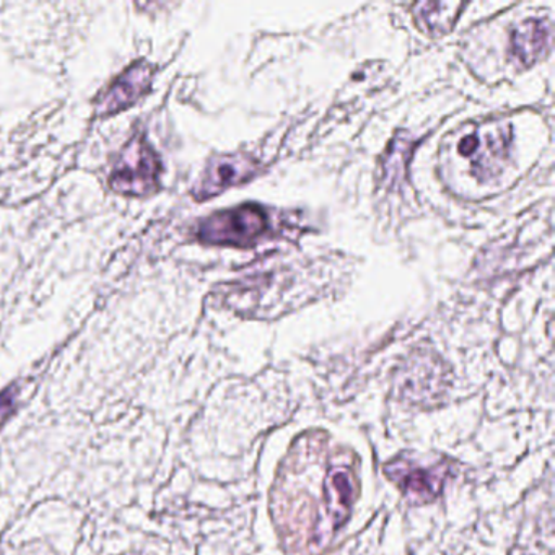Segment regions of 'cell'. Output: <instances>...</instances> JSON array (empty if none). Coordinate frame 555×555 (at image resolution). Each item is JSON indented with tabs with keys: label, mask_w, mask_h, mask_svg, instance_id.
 Wrapping results in <instances>:
<instances>
[{
	"label": "cell",
	"mask_w": 555,
	"mask_h": 555,
	"mask_svg": "<svg viewBox=\"0 0 555 555\" xmlns=\"http://www.w3.org/2000/svg\"><path fill=\"white\" fill-rule=\"evenodd\" d=\"M259 168L261 167L258 162L248 155L212 158L193 188V197L196 201H207L219 196L230 188L253 180L259 173Z\"/></svg>",
	"instance_id": "277c9868"
},
{
	"label": "cell",
	"mask_w": 555,
	"mask_h": 555,
	"mask_svg": "<svg viewBox=\"0 0 555 555\" xmlns=\"http://www.w3.org/2000/svg\"><path fill=\"white\" fill-rule=\"evenodd\" d=\"M552 28L547 21L531 18L513 30L512 54L519 66L538 63L551 50Z\"/></svg>",
	"instance_id": "ba28073f"
},
{
	"label": "cell",
	"mask_w": 555,
	"mask_h": 555,
	"mask_svg": "<svg viewBox=\"0 0 555 555\" xmlns=\"http://www.w3.org/2000/svg\"><path fill=\"white\" fill-rule=\"evenodd\" d=\"M271 230V217L255 204L212 214L197 225L196 238L204 245L251 248Z\"/></svg>",
	"instance_id": "6da1fadb"
},
{
	"label": "cell",
	"mask_w": 555,
	"mask_h": 555,
	"mask_svg": "<svg viewBox=\"0 0 555 555\" xmlns=\"http://www.w3.org/2000/svg\"><path fill=\"white\" fill-rule=\"evenodd\" d=\"M444 372L441 370L437 359L422 356L414 357L404 370H401V379L398 386L402 398L411 399L412 402H425L428 399V391L434 398L441 395L444 386Z\"/></svg>",
	"instance_id": "52a82bcc"
},
{
	"label": "cell",
	"mask_w": 555,
	"mask_h": 555,
	"mask_svg": "<svg viewBox=\"0 0 555 555\" xmlns=\"http://www.w3.org/2000/svg\"><path fill=\"white\" fill-rule=\"evenodd\" d=\"M385 474L402 490L411 503H430L438 499L447 479V466L422 467L411 461L395 460L386 464Z\"/></svg>",
	"instance_id": "5b68a950"
},
{
	"label": "cell",
	"mask_w": 555,
	"mask_h": 555,
	"mask_svg": "<svg viewBox=\"0 0 555 555\" xmlns=\"http://www.w3.org/2000/svg\"><path fill=\"white\" fill-rule=\"evenodd\" d=\"M154 66L147 61H135L96 102V115L109 118L138 103L151 90Z\"/></svg>",
	"instance_id": "8992f818"
},
{
	"label": "cell",
	"mask_w": 555,
	"mask_h": 555,
	"mask_svg": "<svg viewBox=\"0 0 555 555\" xmlns=\"http://www.w3.org/2000/svg\"><path fill=\"white\" fill-rule=\"evenodd\" d=\"M353 502L352 474L346 467H334L324 482V508L331 531H336L349 518Z\"/></svg>",
	"instance_id": "9c48e42d"
},
{
	"label": "cell",
	"mask_w": 555,
	"mask_h": 555,
	"mask_svg": "<svg viewBox=\"0 0 555 555\" xmlns=\"http://www.w3.org/2000/svg\"><path fill=\"white\" fill-rule=\"evenodd\" d=\"M512 128L506 122H483L473 134H467L457 144V152L469 158L477 180L487 181L502 173L508 157Z\"/></svg>",
	"instance_id": "3957f363"
},
{
	"label": "cell",
	"mask_w": 555,
	"mask_h": 555,
	"mask_svg": "<svg viewBox=\"0 0 555 555\" xmlns=\"http://www.w3.org/2000/svg\"><path fill=\"white\" fill-rule=\"evenodd\" d=\"M162 162L144 132L122 149L109 175V188L121 196H152L160 190Z\"/></svg>",
	"instance_id": "7a4b0ae2"
},
{
	"label": "cell",
	"mask_w": 555,
	"mask_h": 555,
	"mask_svg": "<svg viewBox=\"0 0 555 555\" xmlns=\"http://www.w3.org/2000/svg\"><path fill=\"white\" fill-rule=\"evenodd\" d=\"M464 8L463 2H421L414 5L415 21L430 34H448L453 30Z\"/></svg>",
	"instance_id": "30bf717a"
},
{
	"label": "cell",
	"mask_w": 555,
	"mask_h": 555,
	"mask_svg": "<svg viewBox=\"0 0 555 555\" xmlns=\"http://www.w3.org/2000/svg\"><path fill=\"white\" fill-rule=\"evenodd\" d=\"M18 386L12 385L0 395V428L14 415L17 409Z\"/></svg>",
	"instance_id": "8fae6325"
}]
</instances>
